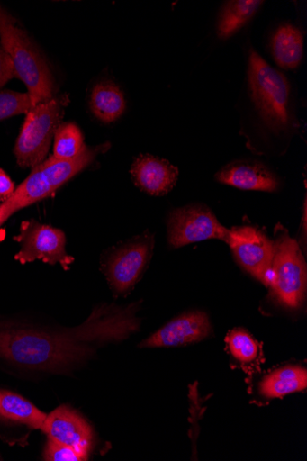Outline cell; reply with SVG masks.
I'll use <instances>...</instances> for the list:
<instances>
[{"label":"cell","mask_w":307,"mask_h":461,"mask_svg":"<svg viewBox=\"0 0 307 461\" xmlns=\"http://www.w3.org/2000/svg\"><path fill=\"white\" fill-rule=\"evenodd\" d=\"M140 326L135 305H103L82 325L63 332L0 330V357L32 369L61 370L89 356L94 345L123 340Z\"/></svg>","instance_id":"cell-1"},{"label":"cell","mask_w":307,"mask_h":461,"mask_svg":"<svg viewBox=\"0 0 307 461\" xmlns=\"http://www.w3.org/2000/svg\"><path fill=\"white\" fill-rule=\"evenodd\" d=\"M0 45L13 61L15 77L25 84L32 106L57 96L56 83L48 62L3 5H0Z\"/></svg>","instance_id":"cell-2"},{"label":"cell","mask_w":307,"mask_h":461,"mask_svg":"<svg viewBox=\"0 0 307 461\" xmlns=\"http://www.w3.org/2000/svg\"><path fill=\"white\" fill-rule=\"evenodd\" d=\"M248 74L250 97L263 124L276 134L295 129L291 88L285 76L254 50L249 54Z\"/></svg>","instance_id":"cell-3"},{"label":"cell","mask_w":307,"mask_h":461,"mask_svg":"<svg viewBox=\"0 0 307 461\" xmlns=\"http://www.w3.org/2000/svg\"><path fill=\"white\" fill-rule=\"evenodd\" d=\"M68 103V95H62L33 106L26 113L14 148L20 167L32 169L45 160Z\"/></svg>","instance_id":"cell-4"},{"label":"cell","mask_w":307,"mask_h":461,"mask_svg":"<svg viewBox=\"0 0 307 461\" xmlns=\"http://www.w3.org/2000/svg\"><path fill=\"white\" fill-rule=\"evenodd\" d=\"M276 234L272 296L280 305L295 310L302 306L305 298L306 264L297 242L285 230Z\"/></svg>","instance_id":"cell-5"},{"label":"cell","mask_w":307,"mask_h":461,"mask_svg":"<svg viewBox=\"0 0 307 461\" xmlns=\"http://www.w3.org/2000/svg\"><path fill=\"white\" fill-rule=\"evenodd\" d=\"M14 240L21 246L14 258L23 265L41 260L53 266L59 264L65 270H68L75 261L67 253L65 233L50 225L33 220L23 221Z\"/></svg>","instance_id":"cell-6"},{"label":"cell","mask_w":307,"mask_h":461,"mask_svg":"<svg viewBox=\"0 0 307 461\" xmlns=\"http://www.w3.org/2000/svg\"><path fill=\"white\" fill-rule=\"evenodd\" d=\"M229 230L201 203L174 209L167 220V239L174 248L212 239L226 241Z\"/></svg>","instance_id":"cell-7"},{"label":"cell","mask_w":307,"mask_h":461,"mask_svg":"<svg viewBox=\"0 0 307 461\" xmlns=\"http://www.w3.org/2000/svg\"><path fill=\"white\" fill-rule=\"evenodd\" d=\"M154 237L145 233L117 248L109 258L105 274L117 294H126L140 279L149 263Z\"/></svg>","instance_id":"cell-8"},{"label":"cell","mask_w":307,"mask_h":461,"mask_svg":"<svg viewBox=\"0 0 307 461\" xmlns=\"http://www.w3.org/2000/svg\"><path fill=\"white\" fill-rule=\"evenodd\" d=\"M226 242L238 263L259 281L272 267L275 241L259 230L249 226L233 228L229 230Z\"/></svg>","instance_id":"cell-9"},{"label":"cell","mask_w":307,"mask_h":461,"mask_svg":"<svg viewBox=\"0 0 307 461\" xmlns=\"http://www.w3.org/2000/svg\"><path fill=\"white\" fill-rule=\"evenodd\" d=\"M212 332L208 315L203 312H190L172 320L150 338L143 341L140 348H158L185 346L200 342Z\"/></svg>","instance_id":"cell-10"},{"label":"cell","mask_w":307,"mask_h":461,"mask_svg":"<svg viewBox=\"0 0 307 461\" xmlns=\"http://www.w3.org/2000/svg\"><path fill=\"white\" fill-rule=\"evenodd\" d=\"M41 431L54 442L70 447L89 457L93 447V433L89 425L77 412L60 406L47 415Z\"/></svg>","instance_id":"cell-11"},{"label":"cell","mask_w":307,"mask_h":461,"mask_svg":"<svg viewBox=\"0 0 307 461\" xmlns=\"http://www.w3.org/2000/svg\"><path fill=\"white\" fill-rule=\"evenodd\" d=\"M215 179L243 190L275 192L280 187L277 176L266 165L254 160L233 161L219 171Z\"/></svg>","instance_id":"cell-12"},{"label":"cell","mask_w":307,"mask_h":461,"mask_svg":"<svg viewBox=\"0 0 307 461\" xmlns=\"http://www.w3.org/2000/svg\"><path fill=\"white\" fill-rule=\"evenodd\" d=\"M136 185L150 195H165L176 185L179 170L167 160L151 155L140 156L131 169Z\"/></svg>","instance_id":"cell-13"},{"label":"cell","mask_w":307,"mask_h":461,"mask_svg":"<svg viewBox=\"0 0 307 461\" xmlns=\"http://www.w3.org/2000/svg\"><path fill=\"white\" fill-rule=\"evenodd\" d=\"M272 52L277 65L284 69L296 68L303 55V36L292 24L280 26L272 40Z\"/></svg>","instance_id":"cell-14"},{"label":"cell","mask_w":307,"mask_h":461,"mask_svg":"<svg viewBox=\"0 0 307 461\" xmlns=\"http://www.w3.org/2000/svg\"><path fill=\"white\" fill-rule=\"evenodd\" d=\"M90 107L97 119L105 123L118 120L126 109V102L121 89L113 81H102L94 87Z\"/></svg>","instance_id":"cell-15"},{"label":"cell","mask_w":307,"mask_h":461,"mask_svg":"<svg viewBox=\"0 0 307 461\" xmlns=\"http://www.w3.org/2000/svg\"><path fill=\"white\" fill-rule=\"evenodd\" d=\"M0 418L32 429L41 430L47 414L22 396L0 390Z\"/></svg>","instance_id":"cell-16"},{"label":"cell","mask_w":307,"mask_h":461,"mask_svg":"<svg viewBox=\"0 0 307 461\" xmlns=\"http://www.w3.org/2000/svg\"><path fill=\"white\" fill-rule=\"evenodd\" d=\"M307 386V372L301 366H286L275 371L260 384V393L267 398H280L303 391Z\"/></svg>","instance_id":"cell-17"},{"label":"cell","mask_w":307,"mask_h":461,"mask_svg":"<svg viewBox=\"0 0 307 461\" xmlns=\"http://www.w3.org/2000/svg\"><path fill=\"white\" fill-rule=\"evenodd\" d=\"M263 2L235 0L229 2L222 10L218 23V36L227 39L243 27L257 13Z\"/></svg>","instance_id":"cell-18"},{"label":"cell","mask_w":307,"mask_h":461,"mask_svg":"<svg viewBox=\"0 0 307 461\" xmlns=\"http://www.w3.org/2000/svg\"><path fill=\"white\" fill-rule=\"evenodd\" d=\"M53 157L69 159L77 157L85 148L83 135L77 125L63 122L55 135Z\"/></svg>","instance_id":"cell-19"},{"label":"cell","mask_w":307,"mask_h":461,"mask_svg":"<svg viewBox=\"0 0 307 461\" xmlns=\"http://www.w3.org/2000/svg\"><path fill=\"white\" fill-rule=\"evenodd\" d=\"M227 343L231 354L243 363H250L257 357L258 346L244 330L237 329L230 331Z\"/></svg>","instance_id":"cell-20"},{"label":"cell","mask_w":307,"mask_h":461,"mask_svg":"<svg viewBox=\"0 0 307 461\" xmlns=\"http://www.w3.org/2000/svg\"><path fill=\"white\" fill-rule=\"evenodd\" d=\"M32 107L28 93L0 90V121L27 113Z\"/></svg>","instance_id":"cell-21"},{"label":"cell","mask_w":307,"mask_h":461,"mask_svg":"<svg viewBox=\"0 0 307 461\" xmlns=\"http://www.w3.org/2000/svg\"><path fill=\"white\" fill-rule=\"evenodd\" d=\"M45 459L50 461H84L87 457L70 447L50 439L45 452Z\"/></svg>","instance_id":"cell-22"},{"label":"cell","mask_w":307,"mask_h":461,"mask_svg":"<svg viewBox=\"0 0 307 461\" xmlns=\"http://www.w3.org/2000/svg\"><path fill=\"white\" fill-rule=\"evenodd\" d=\"M14 77H15V71L13 61L0 45V90Z\"/></svg>","instance_id":"cell-23"},{"label":"cell","mask_w":307,"mask_h":461,"mask_svg":"<svg viewBox=\"0 0 307 461\" xmlns=\"http://www.w3.org/2000/svg\"><path fill=\"white\" fill-rule=\"evenodd\" d=\"M15 185L10 176L0 169V202H6L14 194Z\"/></svg>","instance_id":"cell-24"}]
</instances>
